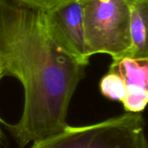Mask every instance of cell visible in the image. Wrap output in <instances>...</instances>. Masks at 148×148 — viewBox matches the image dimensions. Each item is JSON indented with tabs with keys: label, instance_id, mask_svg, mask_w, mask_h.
<instances>
[{
	"label": "cell",
	"instance_id": "cell-1",
	"mask_svg": "<svg viewBox=\"0 0 148 148\" xmlns=\"http://www.w3.org/2000/svg\"><path fill=\"white\" fill-rule=\"evenodd\" d=\"M0 68L23 88L18 122L8 124L0 118L19 147L65 129L69 103L85 67L54 41L44 10L16 0H0Z\"/></svg>",
	"mask_w": 148,
	"mask_h": 148
},
{
	"label": "cell",
	"instance_id": "cell-2",
	"mask_svg": "<svg viewBox=\"0 0 148 148\" xmlns=\"http://www.w3.org/2000/svg\"><path fill=\"white\" fill-rule=\"evenodd\" d=\"M88 56L108 54L113 61L131 57L130 10L126 0H80Z\"/></svg>",
	"mask_w": 148,
	"mask_h": 148
},
{
	"label": "cell",
	"instance_id": "cell-3",
	"mask_svg": "<svg viewBox=\"0 0 148 148\" xmlns=\"http://www.w3.org/2000/svg\"><path fill=\"white\" fill-rule=\"evenodd\" d=\"M30 148H148L145 121L140 113L127 112L93 125H68Z\"/></svg>",
	"mask_w": 148,
	"mask_h": 148
},
{
	"label": "cell",
	"instance_id": "cell-4",
	"mask_svg": "<svg viewBox=\"0 0 148 148\" xmlns=\"http://www.w3.org/2000/svg\"><path fill=\"white\" fill-rule=\"evenodd\" d=\"M44 15L48 30L56 44L77 63L85 67L90 57L87 52L80 0L46 10Z\"/></svg>",
	"mask_w": 148,
	"mask_h": 148
},
{
	"label": "cell",
	"instance_id": "cell-5",
	"mask_svg": "<svg viewBox=\"0 0 148 148\" xmlns=\"http://www.w3.org/2000/svg\"><path fill=\"white\" fill-rule=\"evenodd\" d=\"M130 10L131 37L133 49L131 58L148 61L147 29V0H126Z\"/></svg>",
	"mask_w": 148,
	"mask_h": 148
},
{
	"label": "cell",
	"instance_id": "cell-6",
	"mask_svg": "<svg viewBox=\"0 0 148 148\" xmlns=\"http://www.w3.org/2000/svg\"><path fill=\"white\" fill-rule=\"evenodd\" d=\"M109 69L115 70L122 77L127 86L148 88V61L125 57L113 61Z\"/></svg>",
	"mask_w": 148,
	"mask_h": 148
},
{
	"label": "cell",
	"instance_id": "cell-7",
	"mask_svg": "<svg viewBox=\"0 0 148 148\" xmlns=\"http://www.w3.org/2000/svg\"><path fill=\"white\" fill-rule=\"evenodd\" d=\"M100 90L106 98L111 101H122L127 94V85L115 70L109 69L100 82Z\"/></svg>",
	"mask_w": 148,
	"mask_h": 148
},
{
	"label": "cell",
	"instance_id": "cell-8",
	"mask_svg": "<svg viewBox=\"0 0 148 148\" xmlns=\"http://www.w3.org/2000/svg\"><path fill=\"white\" fill-rule=\"evenodd\" d=\"M148 101V88L138 86H127V94L122 100L124 108L128 113L142 112Z\"/></svg>",
	"mask_w": 148,
	"mask_h": 148
},
{
	"label": "cell",
	"instance_id": "cell-9",
	"mask_svg": "<svg viewBox=\"0 0 148 148\" xmlns=\"http://www.w3.org/2000/svg\"><path fill=\"white\" fill-rule=\"evenodd\" d=\"M16 1L31 6L33 8L46 11L55 9L58 6H61L64 3H69L74 0H16Z\"/></svg>",
	"mask_w": 148,
	"mask_h": 148
},
{
	"label": "cell",
	"instance_id": "cell-10",
	"mask_svg": "<svg viewBox=\"0 0 148 148\" xmlns=\"http://www.w3.org/2000/svg\"><path fill=\"white\" fill-rule=\"evenodd\" d=\"M4 76V74H3V72L2 71V69H1V68H0V80L3 78Z\"/></svg>",
	"mask_w": 148,
	"mask_h": 148
},
{
	"label": "cell",
	"instance_id": "cell-11",
	"mask_svg": "<svg viewBox=\"0 0 148 148\" xmlns=\"http://www.w3.org/2000/svg\"><path fill=\"white\" fill-rule=\"evenodd\" d=\"M1 138H2V134H1V131H0V140H1Z\"/></svg>",
	"mask_w": 148,
	"mask_h": 148
}]
</instances>
